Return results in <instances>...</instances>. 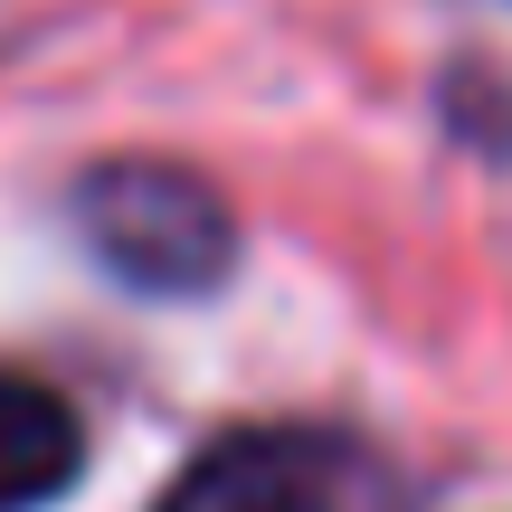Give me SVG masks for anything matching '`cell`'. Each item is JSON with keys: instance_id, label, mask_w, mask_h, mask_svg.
Returning a JSON list of instances; mask_svg holds the SVG:
<instances>
[{"instance_id": "1", "label": "cell", "mask_w": 512, "mask_h": 512, "mask_svg": "<svg viewBox=\"0 0 512 512\" xmlns=\"http://www.w3.org/2000/svg\"><path fill=\"white\" fill-rule=\"evenodd\" d=\"M76 228H86V247L143 294H200V285H219L228 256H238L228 200L200 171L152 162V152L95 162L86 181H76Z\"/></svg>"}, {"instance_id": "2", "label": "cell", "mask_w": 512, "mask_h": 512, "mask_svg": "<svg viewBox=\"0 0 512 512\" xmlns=\"http://www.w3.org/2000/svg\"><path fill=\"white\" fill-rule=\"evenodd\" d=\"M152 512H332V465L313 437L238 427V437L200 446Z\"/></svg>"}, {"instance_id": "3", "label": "cell", "mask_w": 512, "mask_h": 512, "mask_svg": "<svg viewBox=\"0 0 512 512\" xmlns=\"http://www.w3.org/2000/svg\"><path fill=\"white\" fill-rule=\"evenodd\" d=\"M86 465V427L29 370H0V512H38L57 503Z\"/></svg>"}]
</instances>
